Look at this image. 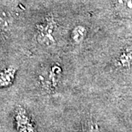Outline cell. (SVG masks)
Masks as SVG:
<instances>
[{"label":"cell","mask_w":132,"mask_h":132,"mask_svg":"<svg viewBox=\"0 0 132 132\" xmlns=\"http://www.w3.org/2000/svg\"><path fill=\"white\" fill-rule=\"evenodd\" d=\"M57 24L54 19L47 17L44 22L37 25V40L40 45L44 46H51L55 44V32Z\"/></svg>","instance_id":"cell-1"},{"label":"cell","mask_w":132,"mask_h":132,"mask_svg":"<svg viewBox=\"0 0 132 132\" xmlns=\"http://www.w3.org/2000/svg\"><path fill=\"white\" fill-rule=\"evenodd\" d=\"M62 74V68L59 65L51 66L43 74L40 76V81L43 89L47 92H54L56 90Z\"/></svg>","instance_id":"cell-2"},{"label":"cell","mask_w":132,"mask_h":132,"mask_svg":"<svg viewBox=\"0 0 132 132\" xmlns=\"http://www.w3.org/2000/svg\"><path fill=\"white\" fill-rule=\"evenodd\" d=\"M15 120L19 132H37L24 109L19 108L16 110Z\"/></svg>","instance_id":"cell-3"},{"label":"cell","mask_w":132,"mask_h":132,"mask_svg":"<svg viewBox=\"0 0 132 132\" xmlns=\"http://www.w3.org/2000/svg\"><path fill=\"white\" fill-rule=\"evenodd\" d=\"M114 10L122 18H132V0H115Z\"/></svg>","instance_id":"cell-4"},{"label":"cell","mask_w":132,"mask_h":132,"mask_svg":"<svg viewBox=\"0 0 132 132\" xmlns=\"http://www.w3.org/2000/svg\"><path fill=\"white\" fill-rule=\"evenodd\" d=\"M115 64L118 68H129L132 67V46L125 48L119 54Z\"/></svg>","instance_id":"cell-5"},{"label":"cell","mask_w":132,"mask_h":132,"mask_svg":"<svg viewBox=\"0 0 132 132\" xmlns=\"http://www.w3.org/2000/svg\"><path fill=\"white\" fill-rule=\"evenodd\" d=\"M17 69L13 66H9L0 71V88L7 87L13 85L16 75Z\"/></svg>","instance_id":"cell-6"},{"label":"cell","mask_w":132,"mask_h":132,"mask_svg":"<svg viewBox=\"0 0 132 132\" xmlns=\"http://www.w3.org/2000/svg\"><path fill=\"white\" fill-rule=\"evenodd\" d=\"M87 34V30L85 26L78 25L76 26L71 32V39L76 44H80L85 40Z\"/></svg>","instance_id":"cell-7"},{"label":"cell","mask_w":132,"mask_h":132,"mask_svg":"<svg viewBox=\"0 0 132 132\" xmlns=\"http://www.w3.org/2000/svg\"><path fill=\"white\" fill-rule=\"evenodd\" d=\"M87 132H99L98 128L96 125H94L93 123H91Z\"/></svg>","instance_id":"cell-8"}]
</instances>
